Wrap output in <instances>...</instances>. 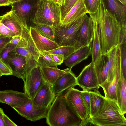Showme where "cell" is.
Segmentation results:
<instances>
[{"mask_svg": "<svg viewBox=\"0 0 126 126\" xmlns=\"http://www.w3.org/2000/svg\"><path fill=\"white\" fill-rule=\"evenodd\" d=\"M120 55V45L117 46V57L116 73L115 77L111 82L106 80L100 85L103 90L105 97L112 100L117 103L116 94L117 84L120 76L121 71Z\"/></svg>", "mask_w": 126, "mask_h": 126, "instance_id": "cell-14", "label": "cell"}, {"mask_svg": "<svg viewBox=\"0 0 126 126\" xmlns=\"http://www.w3.org/2000/svg\"><path fill=\"white\" fill-rule=\"evenodd\" d=\"M1 16H0V36L14 37L16 35L9 30L1 21Z\"/></svg>", "mask_w": 126, "mask_h": 126, "instance_id": "cell-36", "label": "cell"}, {"mask_svg": "<svg viewBox=\"0 0 126 126\" xmlns=\"http://www.w3.org/2000/svg\"><path fill=\"white\" fill-rule=\"evenodd\" d=\"M26 64L24 57L17 53L7 63L12 71V75L21 79L24 82L25 79Z\"/></svg>", "mask_w": 126, "mask_h": 126, "instance_id": "cell-21", "label": "cell"}, {"mask_svg": "<svg viewBox=\"0 0 126 126\" xmlns=\"http://www.w3.org/2000/svg\"><path fill=\"white\" fill-rule=\"evenodd\" d=\"M126 81L122 70L116 88L117 103L122 113H126Z\"/></svg>", "mask_w": 126, "mask_h": 126, "instance_id": "cell-25", "label": "cell"}, {"mask_svg": "<svg viewBox=\"0 0 126 126\" xmlns=\"http://www.w3.org/2000/svg\"><path fill=\"white\" fill-rule=\"evenodd\" d=\"M71 68L58 79L51 87L52 91L56 96L71 87L78 85L77 79Z\"/></svg>", "mask_w": 126, "mask_h": 126, "instance_id": "cell-16", "label": "cell"}, {"mask_svg": "<svg viewBox=\"0 0 126 126\" xmlns=\"http://www.w3.org/2000/svg\"><path fill=\"white\" fill-rule=\"evenodd\" d=\"M99 88L94 89V91H89L91 100V109L90 117L93 116L104 103L106 97L102 95L99 91Z\"/></svg>", "mask_w": 126, "mask_h": 126, "instance_id": "cell-27", "label": "cell"}, {"mask_svg": "<svg viewBox=\"0 0 126 126\" xmlns=\"http://www.w3.org/2000/svg\"><path fill=\"white\" fill-rule=\"evenodd\" d=\"M87 13L83 0H78L62 20L61 26L67 27Z\"/></svg>", "mask_w": 126, "mask_h": 126, "instance_id": "cell-17", "label": "cell"}, {"mask_svg": "<svg viewBox=\"0 0 126 126\" xmlns=\"http://www.w3.org/2000/svg\"><path fill=\"white\" fill-rule=\"evenodd\" d=\"M69 0H65V4L64 5L68 3Z\"/></svg>", "mask_w": 126, "mask_h": 126, "instance_id": "cell-49", "label": "cell"}, {"mask_svg": "<svg viewBox=\"0 0 126 126\" xmlns=\"http://www.w3.org/2000/svg\"><path fill=\"white\" fill-rule=\"evenodd\" d=\"M78 0H69L66 4L61 7V20Z\"/></svg>", "mask_w": 126, "mask_h": 126, "instance_id": "cell-39", "label": "cell"}, {"mask_svg": "<svg viewBox=\"0 0 126 126\" xmlns=\"http://www.w3.org/2000/svg\"><path fill=\"white\" fill-rule=\"evenodd\" d=\"M121 68L125 79H126V41L120 45Z\"/></svg>", "mask_w": 126, "mask_h": 126, "instance_id": "cell-33", "label": "cell"}, {"mask_svg": "<svg viewBox=\"0 0 126 126\" xmlns=\"http://www.w3.org/2000/svg\"><path fill=\"white\" fill-rule=\"evenodd\" d=\"M33 27L42 35L56 42L54 28L43 25H36Z\"/></svg>", "mask_w": 126, "mask_h": 126, "instance_id": "cell-30", "label": "cell"}, {"mask_svg": "<svg viewBox=\"0 0 126 126\" xmlns=\"http://www.w3.org/2000/svg\"><path fill=\"white\" fill-rule=\"evenodd\" d=\"M81 91L74 87L67 90L64 94L67 101L77 115L83 121L90 117L81 96Z\"/></svg>", "mask_w": 126, "mask_h": 126, "instance_id": "cell-7", "label": "cell"}, {"mask_svg": "<svg viewBox=\"0 0 126 126\" xmlns=\"http://www.w3.org/2000/svg\"><path fill=\"white\" fill-rule=\"evenodd\" d=\"M23 0H10L6 3L4 6L10 5L14 3L21 1Z\"/></svg>", "mask_w": 126, "mask_h": 126, "instance_id": "cell-46", "label": "cell"}, {"mask_svg": "<svg viewBox=\"0 0 126 126\" xmlns=\"http://www.w3.org/2000/svg\"><path fill=\"white\" fill-rule=\"evenodd\" d=\"M90 117L95 126H126V119L117 103L106 97L99 109Z\"/></svg>", "mask_w": 126, "mask_h": 126, "instance_id": "cell-3", "label": "cell"}, {"mask_svg": "<svg viewBox=\"0 0 126 126\" xmlns=\"http://www.w3.org/2000/svg\"><path fill=\"white\" fill-rule=\"evenodd\" d=\"M27 46L24 47H16L18 54L24 56L26 61L25 76L33 68L38 65V61L40 53L35 47L30 35L27 41Z\"/></svg>", "mask_w": 126, "mask_h": 126, "instance_id": "cell-10", "label": "cell"}, {"mask_svg": "<svg viewBox=\"0 0 126 126\" xmlns=\"http://www.w3.org/2000/svg\"><path fill=\"white\" fill-rule=\"evenodd\" d=\"M94 126L91 121L90 117L83 121H81L79 126Z\"/></svg>", "mask_w": 126, "mask_h": 126, "instance_id": "cell-43", "label": "cell"}, {"mask_svg": "<svg viewBox=\"0 0 126 126\" xmlns=\"http://www.w3.org/2000/svg\"><path fill=\"white\" fill-rule=\"evenodd\" d=\"M39 52L40 55L38 63L39 67L57 66L53 60L50 54H45L40 51Z\"/></svg>", "mask_w": 126, "mask_h": 126, "instance_id": "cell-32", "label": "cell"}, {"mask_svg": "<svg viewBox=\"0 0 126 126\" xmlns=\"http://www.w3.org/2000/svg\"><path fill=\"white\" fill-rule=\"evenodd\" d=\"M92 48L91 44L80 48L64 61L65 64L72 69L74 66L88 58L91 54Z\"/></svg>", "mask_w": 126, "mask_h": 126, "instance_id": "cell-24", "label": "cell"}, {"mask_svg": "<svg viewBox=\"0 0 126 126\" xmlns=\"http://www.w3.org/2000/svg\"><path fill=\"white\" fill-rule=\"evenodd\" d=\"M4 114L2 109L0 107V126H6L3 119Z\"/></svg>", "mask_w": 126, "mask_h": 126, "instance_id": "cell-44", "label": "cell"}, {"mask_svg": "<svg viewBox=\"0 0 126 126\" xmlns=\"http://www.w3.org/2000/svg\"><path fill=\"white\" fill-rule=\"evenodd\" d=\"M50 55L53 61L58 65H61L64 60V56L63 55L60 54Z\"/></svg>", "mask_w": 126, "mask_h": 126, "instance_id": "cell-41", "label": "cell"}, {"mask_svg": "<svg viewBox=\"0 0 126 126\" xmlns=\"http://www.w3.org/2000/svg\"><path fill=\"white\" fill-rule=\"evenodd\" d=\"M1 16L3 23L16 35L21 36L23 31L29 28L21 21L13 10Z\"/></svg>", "mask_w": 126, "mask_h": 126, "instance_id": "cell-18", "label": "cell"}, {"mask_svg": "<svg viewBox=\"0 0 126 126\" xmlns=\"http://www.w3.org/2000/svg\"><path fill=\"white\" fill-rule=\"evenodd\" d=\"M79 49L74 46H62L49 51H40L46 54L63 55L64 56V60Z\"/></svg>", "mask_w": 126, "mask_h": 126, "instance_id": "cell-29", "label": "cell"}, {"mask_svg": "<svg viewBox=\"0 0 126 126\" xmlns=\"http://www.w3.org/2000/svg\"><path fill=\"white\" fill-rule=\"evenodd\" d=\"M122 4L126 6V0H118Z\"/></svg>", "mask_w": 126, "mask_h": 126, "instance_id": "cell-48", "label": "cell"}, {"mask_svg": "<svg viewBox=\"0 0 126 126\" xmlns=\"http://www.w3.org/2000/svg\"><path fill=\"white\" fill-rule=\"evenodd\" d=\"M87 15L86 14L66 28L60 26L54 28L55 42L60 46H74L79 30Z\"/></svg>", "mask_w": 126, "mask_h": 126, "instance_id": "cell-5", "label": "cell"}, {"mask_svg": "<svg viewBox=\"0 0 126 126\" xmlns=\"http://www.w3.org/2000/svg\"><path fill=\"white\" fill-rule=\"evenodd\" d=\"M78 85L83 90L89 91L100 86L94 67L91 62L85 66L76 77Z\"/></svg>", "mask_w": 126, "mask_h": 126, "instance_id": "cell-8", "label": "cell"}, {"mask_svg": "<svg viewBox=\"0 0 126 126\" xmlns=\"http://www.w3.org/2000/svg\"><path fill=\"white\" fill-rule=\"evenodd\" d=\"M18 18L25 25L28 26V21L32 9V4L27 0H23L10 5Z\"/></svg>", "mask_w": 126, "mask_h": 126, "instance_id": "cell-22", "label": "cell"}, {"mask_svg": "<svg viewBox=\"0 0 126 126\" xmlns=\"http://www.w3.org/2000/svg\"><path fill=\"white\" fill-rule=\"evenodd\" d=\"M59 5L61 7L63 6L65 4V0H50Z\"/></svg>", "mask_w": 126, "mask_h": 126, "instance_id": "cell-45", "label": "cell"}, {"mask_svg": "<svg viewBox=\"0 0 126 126\" xmlns=\"http://www.w3.org/2000/svg\"><path fill=\"white\" fill-rule=\"evenodd\" d=\"M80 95L90 116L91 109V100L89 91L83 90L81 91Z\"/></svg>", "mask_w": 126, "mask_h": 126, "instance_id": "cell-37", "label": "cell"}, {"mask_svg": "<svg viewBox=\"0 0 126 126\" xmlns=\"http://www.w3.org/2000/svg\"><path fill=\"white\" fill-rule=\"evenodd\" d=\"M31 99L24 93L12 90L0 91V102L14 106H22Z\"/></svg>", "mask_w": 126, "mask_h": 126, "instance_id": "cell-13", "label": "cell"}, {"mask_svg": "<svg viewBox=\"0 0 126 126\" xmlns=\"http://www.w3.org/2000/svg\"><path fill=\"white\" fill-rule=\"evenodd\" d=\"M12 108L22 117L33 122L46 118L49 109L34 105L31 100L24 106Z\"/></svg>", "mask_w": 126, "mask_h": 126, "instance_id": "cell-9", "label": "cell"}, {"mask_svg": "<svg viewBox=\"0 0 126 126\" xmlns=\"http://www.w3.org/2000/svg\"><path fill=\"white\" fill-rule=\"evenodd\" d=\"M0 73L3 75H11L12 71L8 65L0 59Z\"/></svg>", "mask_w": 126, "mask_h": 126, "instance_id": "cell-38", "label": "cell"}, {"mask_svg": "<svg viewBox=\"0 0 126 126\" xmlns=\"http://www.w3.org/2000/svg\"><path fill=\"white\" fill-rule=\"evenodd\" d=\"M36 25H47L53 28L61 26L60 6L50 0H38L32 20Z\"/></svg>", "mask_w": 126, "mask_h": 126, "instance_id": "cell-4", "label": "cell"}, {"mask_svg": "<svg viewBox=\"0 0 126 126\" xmlns=\"http://www.w3.org/2000/svg\"><path fill=\"white\" fill-rule=\"evenodd\" d=\"M29 30L30 35L39 51H49L61 47L56 42L42 35L33 27H30Z\"/></svg>", "mask_w": 126, "mask_h": 126, "instance_id": "cell-19", "label": "cell"}, {"mask_svg": "<svg viewBox=\"0 0 126 126\" xmlns=\"http://www.w3.org/2000/svg\"><path fill=\"white\" fill-rule=\"evenodd\" d=\"M46 118L47 124L50 126H79L81 121L63 93L56 96Z\"/></svg>", "mask_w": 126, "mask_h": 126, "instance_id": "cell-2", "label": "cell"}, {"mask_svg": "<svg viewBox=\"0 0 126 126\" xmlns=\"http://www.w3.org/2000/svg\"><path fill=\"white\" fill-rule=\"evenodd\" d=\"M118 46L113 47L107 53L108 57V78L106 80L109 82L112 81L115 76Z\"/></svg>", "mask_w": 126, "mask_h": 126, "instance_id": "cell-28", "label": "cell"}, {"mask_svg": "<svg viewBox=\"0 0 126 126\" xmlns=\"http://www.w3.org/2000/svg\"><path fill=\"white\" fill-rule=\"evenodd\" d=\"M94 64L100 86L108 78V57L107 54H102Z\"/></svg>", "mask_w": 126, "mask_h": 126, "instance_id": "cell-26", "label": "cell"}, {"mask_svg": "<svg viewBox=\"0 0 126 126\" xmlns=\"http://www.w3.org/2000/svg\"><path fill=\"white\" fill-rule=\"evenodd\" d=\"M92 19L94 31L91 51V63L94 64L102 55L101 52L100 32L99 27L93 14H89Z\"/></svg>", "mask_w": 126, "mask_h": 126, "instance_id": "cell-20", "label": "cell"}, {"mask_svg": "<svg viewBox=\"0 0 126 126\" xmlns=\"http://www.w3.org/2000/svg\"><path fill=\"white\" fill-rule=\"evenodd\" d=\"M13 37L0 36V53Z\"/></svg>", "mask_w": 126, "mask_h": 126, "instance_id": "cell-40", "label": "cell"}, {"mask_svg": "<svg viewBox=\"0 0 126 126\" xmlns=\"http://www.w3.org/2000/svg\"><path fill=\"white\" fill-rule=\"evenodd\" d=\"M99 28L102 54L107 53L113 47L120 44L121 26L116 18L101 3L96 13L93 14Z\"/></svg>", "mask_w": 126, "mask_h": 126, "instance_id": "cell-1", "label": "cell"}, {"mask_svg": "<svg viewBox=\"0 0 126 126\" xmlns=\"http://www.w3.org/2000/svg\"><path fill=\"white\" fill-rule=\"evenodd\" d=\"M27 41L28 40L20 36L16 35L13 38L8 44L16 47H25L27 45Z\"/></svg>", "mask_w": 126, "mask_h": 126, "instance_id": "cell-35", "label": "cell"}, {"mask_svg": "<svg viewBox=\"0 0 126 126\" xmlns=\"http://www.w3.org/2000/svg\"><path fill=\"white\" fill-rule=\"evenodd\" d=\"M1 75L0 73V78L1 77Z\"/></svg>", "mask_w": 126, "mask_h": 126, "instance_id": "cell-50", "label": "cell"}, {"mask_svg": "<svg viewBox=\"0 0 126 126\" xmlns=\"http://www.w3.org/2000/svg\"><path fill=\"white\" fill-rule=\"evenodd\" d=\"M56 96L51 86L45 81L31 100L35 105L49 109Z\"/></svg>", "mask_w": 126, "mask_h": 126, "instance_id": "cell-15", "label": "cell"}, {"mask_svg": "<svg viewBox=\"0 0 126 126\" xmlns=\"http://www.w3.org/2000/svg\"><path fill=\"white\" fill-rule=\"evenodd\" d=\"M16 47L8 44L0 53V59L7 64L8 61L16 54Z\"/></svg>", "mask_w": 126, "mask_h": 126, "instance_id": "cell-31", "label": "cell"}, {"mask_svg": "<svg viewBox=\"0 0 126 126\" xmlns=\"http://www.w3.org/2000/svg\"><path fill=\"white\" fill-rule=\"evenodd\" d=\"M3 121L6 126H17L6 115L4 114L3 116Z\"/></svg>", "mask_w": 126, "mask_h": 126, "instance_id": "cell-42", "label": "cell"}, {"mask_svg": "<svg viewBox=\"0 0 126 126\" xmlns=\"http://www.w3.org/2000/svg\"><path fill=\"white\" fill-rule=\"evenodd\" d=\"M39 67L45 80L51 87L58 79L65 74L70 69V68H68L61 70L59 69L57 66Z\"/></svg>", "mask_w": 126, "mask_h": 126, "instance_id": "cell-23", "label": "cell"}, {"mask_svg": "<svg viewBox=\"0 0 126 126\" xmlns=\"http://www.w3.org/2000/svg\"><path fill=\"white\" fill-rule=\"evenodd\" d=\"M45 81L40 68L37 66L25 76L24 93L32 100Z\"/></svg>", "mask_w": 126, "mask_h": 126, "instance_id": "cell-6", "label": "cell"}, {"mask_svg": "<svg viewBox=\"0 0 126 126\" xmlns=\"http://www.w3.org/2000/svg\"><path fill=\"white\" fill-rule=\"evenodd\" d=\"M94 35L93 21L91 16L87 15L79 31L74 46L78 48L92 44Z\"/></svg>", "mask_w": 126, "mask_h": 126, "instance_id": "cell-12", "label": "cell"}, {"mask_svg": "<svg viewBox=\"0 0 126 126\" xmlns=\"http://www.w3.org/2000/svg\"><path fill=\"white\" fill-rule=\"evenodd\" d=\"M10 0H0V7L4 6Z\"/></svg>", "mask_w": 126, "mask_h": 126, "instance_id": "cell-47", "label": "cell"}, {"mask_svg": "<svg viewBox=\"0 0 126 126\" xmlns=\"http://www.w3.org/2000/svg\"><path fill=\"white\" fill-rule=\"evenodd\" d=\"M83 1L89 14L96 13L101 2V0H83Z\"/></svg>", "mask_w": 126, "mask_h": 126, "instance_id": "cell-34", "label": "cell"}, {"mask_svg": "<svg viewBox=\"0 0 126 126\" xmlns=\"http://www.w3.org/2000/svg\"><path fill=\"white\" fill-rule=\"evenodd\" d=\"M107 10L115 16L121 26V37L126 39V6L118 0H101Z\"/></svg>", "mask_w": 126, "mask_h": 126, "instance_id": "cell-11", "label": "cell"}]
</instances>
